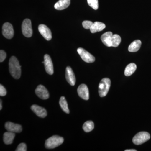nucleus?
I'll return each mask as SVG.
<instances>
[{
    "label": "nucleus",
    "instance_id": "nucleus-1",
    "mask_svg": "<svg viewBox=\"0 0 151 151\" xmlns=\"http://www.w3.org/2000/svg\"><path fill=\"white\" fill-rule=\"evenodd\" d=\"M21 66L15 56L11 57L9 61V69L11 75L15 79H19L21 75Z\"/></svg>",
    "mask_w": 151,
    "mask_h": 151
},
{
    "label": "nucleus",
    "instance_id": "nucleus-2",
    "mask_svg": "<svg viewBox=\"0 0 151 151\" xmlns=\"http://www.w3.org/2000/svg\"><path fill=\"white\" fill-rule=\"evenodd\" d=\"M64 139L58 136H53L48 138L45 143V147L49 149H54L63 144Z\"/></svg>",
    "mask_w": 151,
    "mask_h": 151
},
{
    "label": "nucleus",
    "instance_id": "nucleus-3",
    "mask_svg": "<svg viewBox=\"0 0 151 151\" xmlns=\"http://www.w3.org/2000/svg\"><path fill=\"white\" fill-rule=\"evenodd\" d=\"M111 81L109 78H103L100 81L99 85V94L101 97H104L108 94L110 86Z\"/></svg>",
    "mask_w": 151,
    "mask_h": 151
},
{
    "label": "nucleus",
    "instance_id": "nucleus-4",
    "mask_svg": "<svg viewBox=\"0 0 151 151\" xmlns=\"http://www.w3.org/2000/svg\"><path fill=\"white\" fill-rule=\"evenodd\" d=\"M150 135L148 132H140L137 134L133 138V142L135 145H141L148 141Z\"/></svg>",
    "mask_w": 151,
    "mask_h": 151
},
{
    "label": "nucleus",
    "instance_id": "nucleus-5",
    "mask_svg": "<svg viewBox=\"0 0 151 151\" xmlns=\"http://www.w3.org/2000/svg\"><path fill=\"white\" fill-rule=\"evenodd\" d=\"M22 32L25 37H31L32 35V29L31 21L29 19H26L23 22L22 26Z\"/></svg>",
    "mask_w": 151,
    "mask_h": 151
},
{
    "label": "nucleus",
    "instance_id": "nucleus-6",
    "mask_svg": "<svg viewBox=\"0 0 151 151\" xmlns=\"http://www.w3.org/2000/svg\"><path fill=\"white\" fill-rule=\"evenodd\" d=\"M77 52L84 61L88 63H92L95 61L94 57L84 48L79 47L77 49Z\"/></svg>",
    "mask_w": 151,
    "mask_h": 151
},
{
    "label": "nucleus",
    "instance_id": "nucleus-7",
    "mask_svg": "<svg viewBox=\"0 0 151 151\" xmlns=\"http://www.w3.org/2000/svg\"><path fill=\"white\" fill-rule=\"evenodd\" d=\"M3 35L6 38L11 39L14 35V31L12 25L9 22L4 24L2 27Z\"/></svg>",
    "mask_w": 151,
    "mask_h": 151
},
{
    "label": "nucleus",
    "instance_id": "nucleus-8",
    "mask_svg": "<svg viewBox=\"0 0 151 151\" xmlns=\"http://www.w3.org/2000/svg\"><path fill=\"white\" fill-rule=\"evenodd\" d=\"M35 94L42 100H47L49 97L48 90L42 85H38L35 89Z\"/></svg>",
    "mask_w": 151,
    "mask_h": 151
},
{
    "label": "nucleus",
    "instance_id": "nucleus-9",
    "mask_svg": "<svg viewBox=\"0 0 151 151\" xmlns=\"http://www.w3.org/2000/svg\"><path fill=\"white\" fill-rule=\"evenodd\" d=\"M42 63L44 64L47 73L50 75L53 74L54 72L53 64L51 58L48 55L45 54L44 55V61L42 62Z\"/></svg>",
    "mask_w": 151,
    "mask_h": 151
},
{
    "label": "nucleus",
    "instance_id": "nucleus-10",
    "mask_svg": "<svg viewBox=\"0 0 151 151\" xmlns=\"http://www.w3.org/2000/svg\"><path fill=\"white\" fill-rule=\"evenodd\" d=\"M38 30L42 35L47 40H50L52 39V33L50 29L45 25L42 24L38 27Z\"/></svg>",
    "mask_w": 151,
    "mask_h": 151
},
{
    "label": "nucleus",
    "instance_id": "nucleus-11",
    "mask_svg": "<svg viewBox=\"0 0 151 151\" xmlns=\"http://www.w3.org/2000/svg\"><path fill=\"white\" fill-rule=\"evenodd\" d=\"M77 92L79 97L84 100L89 99V91L87 86L84 84H81L78 86Z\"/></svg>",
    "mask_w": 151,
    "mask_h": 151
},
{
    "label": "nucleus",
    "instance_id": "nucleus-12",
    "mask_svg": "<svg viewBox=\"0 0 151 151\" xmlns=\"http://www.w3.org/2000/svg\"><path fill=\"white\" fill-rule=\"evenodd\" d=\"M6 129L8 132H13V133H20L22 132V126L19 124H14L11 122H7L5 125Z\"/></svg>",
    "mask_w": 151,
    "mask_h": 151
},
{
    "label": "nucleus",
    "instance_id": "nucleus-13",
    "mask_svg": "<svg viewBox=\"0 0 151 151\" xmlns=\"http://www.w3.org/2000/svg\"><path fill=\"white\" fill-rule=\"evenodd\" d=\"M65 78L68 83L71 86H74L76 84V77L73 70L70 66L66 67L65 70Z\"/></svg>",
    "mask_w": 151,
    "mask_h": 151
},
{
    "label": "nucleus",
    "instance_id": "nucleus-14",
    "mask_svg": "<svg viewBox=\"0 0 151 151\" xmlns=\"http://www.w3.org/2000/svg\"><path fill=\"white\" fill-rule=\"evenodd\" d=\"M32 111L40 118H45L47 115V112L45 108L37 105H34L31 107Z\"/></svg>",
    "mask_w": 151,
    "mask_h": 151
},
{
    "label": "nucleus",
    "instance_id": "nucleus-15",
    "mask_svg": "<svg viewBox=\"0 0 151 151\" xmlns=\"http://www.w3.org/2000/svg\"><path fill=\"white\" fill-rule=\"evenodd\" d=\"M113 33L111 32H108L103 34L101 36V40L103 43L106 46L110 47H112L111 40H112Z\"/></svg>",
    "mask_w": 151,
    "mask_h": 151
},
{
    "label": "nucleus",
    "instance_id": "nucleus-16",
    "mask_svg": "<svg viewBox=\"0 0 151 151\" xmlns=\"http://www.w3.org/2000/svg\"><path fill=\"white\" fill-rule=\"evenodd\" d=\"M70 0H59L55 4V9L58 10L65 9L70 5Z\"/></svg>",
    "mask_w": 151,
    "mask_h": 151
},
{
    "label": "nucleus",
    "instance_id": "nucleus-17",
    "mask_svg": "<svg viewBox=\"0 0 151 151\" xmlns=\"http://www.w3.org/2000/svg\"><path fill=\"white\" fill-rule=\"evenodd\" d=\"M105 27L106 26L105 24L101 22H96L93 23L92 27L90 28V30L92 33H94L103 30Z\"/></svg>",
    "mask_w": 151,
    "mask_h": 151
},
{
    "label": "nucleus",
    "instance_id": "nucleus-18",
    "mask_svg": "<svg viewBox=\"0 0 151 151\" xmlns=\"http://www.w3.org/2000/svg\"><path fill=\"white\" fill-rule=\"evenodd\" d=\"M15 137V133L13 132H8L4 134L3 140L6 145H11L13 143Z\"/></svg>",
    "mask_w": 151,
    "mask_h": 151
},
{
    "label": "nucleus",
    "instance_id": "nucleus-19",
    "mask_svg": "<svg viewBox=\"0 0 151 151\" xmlns=\"http://www.w3.org/2000/svg\"><path fill=\"white\" fill-rule=\"evenodd\" d=\"M142 42L141 40H136L133 41L129 47V51L130 52H136L140 48Z\"/></svg>",
    "mask_w": 151,
    "mask_h": 151
},
{
    "label": "nucleus",
    "instance_id": "nucleus-20",
    "mask_svg": "<svg viewBox=\"0 0 151 151\" xmlns=\"http://www.w3.org/2000/svg\"><path fill=\"white\" fill-rule=\"evenodd\" d=\"M137 66L135 63H131L127 65L125 68L124 74L125 76H130L133 74L136 69H137Z\"/></svg>",
    "mask_w": 151,
    "mask_h": 151
},
{
    "label": "nucleus",
    "instance_id": "nucleus-21",
    "mask_svg": "<svg viewBox=\"0 0 151 151\" xmlns=\"http://www.w3.org/2000/svg\"><path fill=\"white\" fill-rule=\"evenodd\" d=\"M59 104L60 107L63 110V111L65 112V113H69V110L68 108L67 102L66 99L64 97H61L60 99Z\"/></svg>",
    "mask_w": 151,
    "mask_h": 151
},
{
    "label": "nucleus",
    "instance_id": "nucleus-22",
    "mask_svg": "<svg viewBox=\"0 0 151 151\" xmlns=\"http://www.w3.org/2000/svg\"><path fill=\"white\" fill-rule=\"evenodd\" d=\"M121 40L122 39L120 36L117 34L113 35L111 40L112 47H117L121 43Z\"/></svg>",
    "mask_w": 151,
    "mask_h": 151
},
{
    "label": "nucleus",
    "instance_id": "nucleus-23",
    "mask_svg": "<svg viewBox=\"0 0 151 151\" xmlns=\"http://www.w3.org/2000/svg\"><path fill=\"white\" fill-rule=\"evenodd\" d=\"M94 128V123L92 121H87L84 123L83 126V129L84 132H91Z\"/></svg>",
    "mask_w": 151,
    "mask_h": 151
},
{
    "label": "nucleus",
    "instance_id": "nucleus-24",
    "mask_svg": "<svg viewBox=\"0 0 151 151\" xmlns=\"http://www.w3.org/2000/svg\"><path fill=\"white\" fill-rule=\"evenodd\" d=\"M88 5L94 10H97L99 7L98 0H87Z\"/></svg>",
    "mask_w": 151,
    "mask_h": 151
},
{
    "label": "nucleus",
    "instance_id": "nucleus-25",
    "mask_svg": "<svg viewBox=\"0 0 151 151\" xmlns=\"http://www.w3.org/2000/svg\"><path fill=\"white\" fill-rule=\"evenodd\" d=\"M93 24V22L90 21H84L82 22V26L85 29H90Z\"/></svg>",
    "mask_w": 151,
    "mask_h": 151
},
{
    "label": "nucleus",
    "instance_id": "nucleus-26",
    "mask_svg": "<svg viewBox=\"0 0 151 151\" xmlns=\"http://www.w3.org/2000/svg\"><path fill=\"white\" fill-rule=\"evenodd\" d=\"M16 151H27V146L25 144L22 143L20 144L17 147L16 150Z\"/></svg>",
    "mask_w": 151,
    "mask_h": 151
},
{
    "label": "nucleus",
    "instance_id": "nucleus-27",
    "mask_svg": "<svg viewBox=\"0 0 151 151\" xmlns=\"http://www.w3.org/2000/svg\"><path fill=\"white\" fill-rule=\"evenodd\" d=\"M6 55L5 52L3 50L0 51V62H2L6 59Z\"/></svg>",
    "mask_w": 151,
    "mask_h": 151
},
{
    "label": "nucleus",
    "instance_id": "nucleus-28",
    "mask_svg": "<svg viewBox=\"0 0 151 151\" xmlns=\"http://www.w3.org/2000/svg\"><path fill=\"white\" fill-rule=\"evenodd\" d=\"M7 92L5 88L1 84L0 85V96H4L6 94Z\"/></svg>",
    "mask_w": 151,
    "mask_h": 151
},
{
    "label": "nucleus",
    "instance_id": "nucleus-29",
    "mask_svg": "<svg viewBox=\"0 0 151 151\" xmlns=\"http://www.w3.org/2000/svg\"><path fill=\"white\" fill-rule=\"evenodd\" d=\"M125 151H136L137 150H134V149H131V150H126Z\"/></svg>",
    "mask_w": 151,
    "mask_h": 151
},
{
    "label": "nucleus",
    "instance_id": "nucleus-30",
    "mask_svg": "<svg viewBox=\"0 0 151 151\" xmlns=\"http://www.w3.org/2000/svg\"><path fill=\"white\" fill-rule=\"evenodd\" d=\"M2 108V101L1 100V102H0V110H1Z\"/></svg>",
    "mask_w": 151,
    "mask_h": 151
}]
</instances>
